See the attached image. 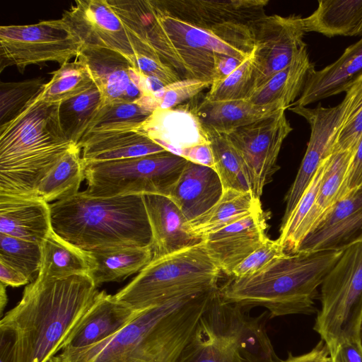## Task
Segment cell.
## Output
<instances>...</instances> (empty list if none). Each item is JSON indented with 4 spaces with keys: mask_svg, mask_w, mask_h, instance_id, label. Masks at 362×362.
Listing matches in <instances>:
<instances>
[{
    "mask_svg": "<svg viewBox=\"0 0 362 362\" xmlns=\"http://www.w3.org/2000/svg\"><path fill=\"white\" fill-rule=\"evenodd\" d=\"M52 231L48 203L37 198L0 196V233L42 243Z\"/></svg>",
    "mask_w": 362,
    "mask_h": 362,
    "instance_id": "24",
    "label": "cell"
},
{
    "mask_svg": "<svg viewBox=\"0 0 362 362\" xmlns=\"http://www.w3.org/2000/svg\"><path fill=\"white\" fill-rule=\"evenodd\" d=\"M329 351L325 343L320 339L319 342L308 352L293 356L288 352V357L281 362H330Z\"/></svg>",
    "mask_w": 362,
    "mask_h": 362,
    "instance_id": "50",
    "label": "cell"
},
{
    "mask_svg": "<svg viewBox=\"0 0 362 362\" xmlns=\"http://www.w3.org/2000/svg\"><path fill=\"white\" fill-rule=\"evenodd\" d=\"M359 338H360V341H361V346H362V324H361V327Z\"/></svg>",
    "mask_w": 362,
    "mask_h": 362,
    "instance_id": "55",
    "label": "cell"
},
{
    "mask_svg": "<svg viewBox=\"0 0 362 362\" xmlns=\"http://www.w3.org/2000/svg\"><path fill=\"white\" fill-rule=\"evenodd\" d=\"M349 102L334 152L355 149L362 134V75L346 90Z\"/></svg>",
    "mask_w": 362,
    "mask_h": 362,
    "instance_id": "43",
    "label": "cell"
},
{
    "mask_svg": "<svg viewBox=\"0 0 362 362\" xmlns=\"http://www.w3.org/2000/svg\"><path fill=\"white\" fill-rule=\"evenodd\" d=\"M88 274L37 276L0 321L15 339L16 362H46L62 350L98 293Z\"/></svg>",
    "mask_w": 362,
    "mask_h": 362,
    "instance_id": "1",
    "label": "cell"
},
{
    "mask_svg": "<svg viewBox=\"0 0 362 362\" xmlns=\"http://www.w3.org/2000/svg\"><path fill=\"white\" fill-rule=\"evenodd\" d=\"M61 19L83 47L106 48L122 54L134 68L135 54L126 28L107 0H78Z\"/></svg>",
    "mask_w": 362,
    "mask_h": 362,
    "instance_id": "15",
    "label": "cell"
},
{
    "mask_svg": "<svg viewBox=\"0 0 362 362\" xmlns=\"http://www.w3.org/2000/svg\"><path fill=\"white\" fill-rule=\"evenodd\" d=\"M285 110H279L226 134L242 160L250 191L257 199L279 170V153L293 130Z\"/></svg>",
    "mask_w": 362,
    "mask_h": 362,
    "instance_id": "11",
    "label": "cell"
},
{
    "mask_svg": "<svg viewBox=\"0 0 362 362\" xmlns=\"http://www.w3.org/2000/svg\"><path fill=\"white\" fill-rule=\"evenodd\" d=\"M103 105V95L95 84L59 103V122L69 141L78 146Z\"/></svg>",
    "mask_w": 362,
    "mask_h": 362,
    "instance_id": "36",
    "label": "cell"
},
{
    "mask_svg": "<svg viewBox=\"0 0 362 362\" xmlns=\"http://www.w3.org/2000/svg\"><path fill=\"white\" fill-rule=\"evenodd\" d=\"M255 89L252 52L226 77L212 82L204 99L211 102L247 100Z\"/></svg>",
    "mask_w": 362,
    "mask_h": 362,
    "instance_id": "40",
    "label": "cell"
},
{
    "mask_svg": "<svg viewBox=\"0 0 362 362\" xmlns=\"http://www.w3.org/2000/svg\"><path fill=\"white\" fill-rule=\"evenodd\" d=\"M243 308L223 301L218 291L203 316L233 342L240 362H281L267 332V312L251 317Z\"/></svg>",
    "mask_w": 362,
    "mask_h": 362,
    "instance_id": "14",
    "label": "cell"
},
{
    "mask_svg": "<svg viewBox=\"0 0 362 362\" xmlns=\"http://www.w3.org/2000/svg\"><path fill=\"white\" fill-rule=\"evenodd\" d=\"M362 187V134L356 146L347 178L344 185L341 199Z\"/></svg>",
    "mask_w": 362,
    "mask_h": 362,
    "instance_id": "47",
    "label": "cell"
},
{
    "mask_svg": "<svg viewBox=\"0 0 362 362\" xmlns=\"http://www.w3.org/2000/svg\"><path fill=\"white\" fill-rule=\"evenodd\" d=\"M143 198L152 233V259L202 242L187 232V219L169 197L145 194Z\"/></svg>",
    "mask_w": 362,
    "mask_h": 362,
    "instance_id": "21",
    "label": "cell"
},
{
    "mask_svg": "<svg viewBox=\"0 0 362 362\" xmlns=\"http://www.w3.org/2000/svg\"><path fill=\"white\" fill-rule=\"evenodd\" d=\"M0 362H16L14 337L4 329H0Z\"/></svg>",
    "mask_w": 362,
    "mask_h": 362,
    "instance_id": "52",
    "label": "cell"
},
{
    "mask_svg": "<svg viewBox=\"0 0 362 362\" xmlns=\"http://www.w3.org/2000/svg\"><path fill=\"white\" fill-rule=\"evenodd\" d=\"M46 362H62L59 356L57 355L52 358H50L49 360H47Z\"/></svg>",
    "mask_w": 362,
    "mask_h": 362,
    "instance_id": "54",
    "label": "cell"
},
{
    "mask_svg": "<svg viewBox=\"0 0 362 362\" xmlns=\"http://www.w3.org/2000/svg\"><path fill=\"white\" fill-rule=\"evenodd\" d=\"M192 108L207 133L221 134L285 110L277 104L257 105L247 100L211 102L204 99Z\"/></svg>",
    "mask_w": 362,
    "mask_h": 362,
    "instance_id": "28",
    "label": "cell"
},
{
    "mask_svg": "<svg viewBox=\"0 0 362 362\" xmlns=\"http://www.w3.org/2000/svg\"><path fill=\"white\" fill-rule=\"evenodd\" d=\"M330 358L331 362H362V346L360 340L342 343L330 354Z\"/></svg>",
    "mask_w": 362,
    "mask_h": 362,
    "instance_id": "49",
    "label": "cell"
},
{
    "mask_svg": "<svg viewBox=\"0 0 362 362\" xmlns=\"http://www.w3.org/2000/svg\"><path fill=\"white\" fill-rule=\"evenodd\" d=\"M187 162L168 151L122 160L83 162L87 182L85 192L98 197L166 196Z\"/></svg>",
    "mask_w": 362,
    "mask_h": 362,
    "instance_id": "9",
    "label": "cell"
},
{
    "mask_svg": "<svg viewBox=\"0 0 362 362\" xmlns=\"http://www.w3.org/2000/svg\"><path fill=\"white\" fill-rule=\"evenodd\" d=\"M77 59L88 66L103 98V105L125 103L126 90L132 82V64L120 53L114 50L83 47Z\"/></svg>",
    "mask_w": 362,
    "mask_h": 362,
    "instance_id": "27",
    "label": "cell"
},
{
    "mask_svg": "<svg viewBox=\"0 0 362 362\" xmlns=\"http://www.w3.org/2000/svg\"><path fill=\"white\" fill-rule=\"evenodd\" d=\"M284 254L286 252L277 239L273 240L267 238L260 247L233 269L230 276L244 278L252 276Z\"/></svg>",
    "mask_w": 362,
    "mask_h": 362,
    "instance_id": "45",
    "label": "cell"
},
{
    "mask_svg": "<svg viewBox=\"0 0 362 362\" xmlns=\"http://www.w3.org/2000/svg\"><path fill=\"white\" fill-rule=\"evenodd\" d=\"M83 163L122 160L166 150L137 130L95 133L78 144Z\"/></svg>",
    "mask_w": 362,
    "mask_h": 362,
    "instance_id": "25",
    "label": "cell"
},
{
    "mask_svg": "<svg viewBox=\"0 0 362 362\" xmlns=\"http://www.w3.org/2000/svg\"><path fill=\"white\" fill-rule=\"evenodd\" d=\"M355 151L356 148L334 152L329 156L315 204L296 233L286 254H293L298 251L307 235L317 226L340 199Z\"/></svg>",
    "mask_w": 362,
    "mask_h": 362,
    "instance_id": "26",
    "label": "cell"
},
{
    "mask_svg": "<svg viewBox=\"0 0 362 362\" xmlns=\"http://www.w3.org/2000/svg\"><path fill=\"white\" fill-rule=\"evenodd\" d=\"M220 273L202 242L152 259L114 296L144 311L184 293L218 286Z\"/></svg>",
    "mask_w": 362,
    "mask_h": 362,
    "instance_id": "7",
    "label": "cell"
},
{
    "mask_svg": "<svg viewBox=\"0 0 362 362\" xmlns=\"http://www.w3.org/2000/svg\"><path fill=\"white\" fill-rule=\"evenodd\" d=\"M90 253L95 267L90 276L97 287L140 272L153 258L151 246L110 249Z\"/></svg>",
    "mask_w": 362,
    "mask_h": 362,
    "instance_id": "33",
    "label": "cell"
},
{
    "mask_svg": "<svg viewBox=\"0 0 362 362\" xmlns=\"http://www.w3.org/2000/svg\"><path fill=\"white\" fill-rule=\"evenodd\" d=\"M211 81L180 79L151 94L157 109H170L210 87Z\"/></svg>",
    "mask_w": 362,
    "mask_h": 362,
    "instance_id": "44",
    "label": "cell"
},
{
    "mask_svg": "<svg viewBox=\"0 0 362 362\" xmlns=\"http://www.w3.org/2000/svg\"><path fill=\"white\" fill-rule=\"evenodd\" d=\"M262 209L205 237L202 242L221 272L230 276L233 269L268 238Z\"/></svg>",
    "mask_w": 362,
    "mask_h": 362,
    "instance_id": "16",
    "label": "cell"
},
{
    "mask_svg": "<svg viewBox=\"0 0 362 362\" xmlns=\"http://www.w3.org/2000/svg\"><path fill=\"white\" fill-rule=\"evenodd\" d=\"M166 14L205 28L226 23L247 24L264 15L268 0L155 1Z\"/></svg>",
    "mask_w": 362,
    "mask_h": 362,
    "instance_id": "18",
    "label": "cell"
},
{
    "mask_svg": "<svg viewBox=\"0 0 362 362\" xmlns=\"http://www.w3.org/2000/svg\"><path fill=\"white\" fill-rule=\"evenodd\" d=\"M153 112L138 101L103 105L83 136L95 133L138 130Z\"/></svg>",
    "mask_w": 362,
    "mask_h": 362,
    "instance_id": "37",
    "label": "cell"
},
{
    "mask_svg": "<svg viewBox=\"0 0 362 362\" xmlns=\"http://www.w3.org/2000/svg\"><path fill=\"white\" fill-rule=\"evenodd\" d=\"M176 362H240V360L233 342L211 327L202 315Z\"/></svg>",
    "mask_w": 362,
    "mask_h": 362,
    "instance_id": "35",
    "label": "cell"
},
{
    "mask_svg": "<svg viewBox=\"0 0 362 362\" xmlns=\"http://www.w3.org/2000/svg\"><path fill=\"white\" fill-rule=\"evenodd\" d=\"M214 161V170L223 190L250 191L242 160L226 134L207 133Z\"/></svg>",
    "mask_w": 362,
    "mask_h": 362,
    "instance_id": "39",
    "label": "cell"
},
{
    "mask_svg": "<svg viewBox=\"0 0 362 362\" xmlns=\"http://www.w3.org/2000/svg\"><path fill=\"white\" fill-rule=\"evenodd\" d=\"M81 149L76 146L67 152L40 182L35 198L47 203L71 197L78 192L84 179Z\"/></svg>",
    "mask_w": 362,
    "mask_h": 362,
    "instance_id": "34",
    "label": "cell"
},
{
    "mask_svg": "<svg viewBox=\"0 0 362 362\" xmlns=\"http://www.w3.org/2000/svg\"><path fill=\"white\" fill-rule=\"evenodd\" d=\"M137 131L176 155L184 148L209 144L207 132L189 104L155 110Z\"/></svg>",
    "mask_w": 362,
    "mask_h": 362,
    "instance_id": "19",
    "label": "cell"
},
{
    "mask_svg": "<svg viewBox=\"0 0 362 362\" xmlns=\"http://www.w3.org/2000/svg\"><path fill=\"white\" fill-rule=\"evenodd\" d=\"M52 230L87 252L151 246L143 195L93 196L85 191L49 204Z\"/></svg>",
    "mask_w": 362,
    "mask_h": 362,
    "instance_id": "5",
    "label": "cell"
},
{
    "mask_svg": "<svg viewBox=\"0 0 362 362\" xmlns=\"http://www.w3.org/2000/svg\"><path fill=\"white\" fill-rule=\"evenodd\" d=\"M314 69L315 65L305 49L290 65L255 89L247 100L257 105L277 104L288 109L300 96L308 76Z\"/></svg>",
    "mask_w": 362,
    "mask_h": 362,
    "instance_id": "31",
    "label": "cell"
},
{
    "mask_svg": "<svg viewBox=\"0 0 362 362\" xmlns=\"http://www.w3.org/2000/svg\"><path fill=\"white\" fill-rule=\"evenodd\" d=\"M186 160L214 170V161L209 144L193 146L181 150L178 154Z\"/></svg>",
    "mask_w": 362,
    "mask_h": 362,
    "instance_id": "48",
    "label": "cell"
},
{
    "mask_svg": "<svg viewBox=\"0 0 362 362\" xmlns=\"http://www.w3.org/2000/svg\"><path fill=\"white\" fill-rule=\"evenodd\" d=\"M305 33L327 37L362 35V0H321L317 8L303 18Z\"/></svg>",
    "mask_w": 362,
    "mask_h": 362,
    "instance_id": "30",
    "label": "cell"
},
{
    "mask_svg": "<svg viewBox=\"0 0 362 362\" xmlns=\"http://www.w3.org/2000/svg\"><path fill=\"white\" fill-rule=\"evenodd\" d=\"M331 362V361H330Z\"/></svg>",
    "mask_w": 362,
    "mask_h": 362,
    "instance_id": "56",
    "label": "cell"
},
{
    "mask_svg": "<svg viewBox=\"0 0 362 362\" xmlns=\"http://www.w3.org/2000/svg\"><path fill=\"white\" fill-rule=\"evenodd\" d=\"M45 84L42 77L18 82H1L0 126L18 116L44 89Z\"/></svg>",
    "mask_w": 362,
    "mask_h": 362,
    "instance_id": "41",
    "label": "cell"
},
{
    "mask_svg": "<svg viewBox=\"0 0 362 362\" xmlns=\"http://www.w3.org/2000/svg\"><path fill=\"white\" fill-rule=\"evenodd\" d=\"M223 193L220 177L213 168L187 160L166 197L189 221L212 207Z\"/></svg>",
    "mask_w": 362,
    "mask_h": 362,
    "instance_id": "22",
    "label": "cell"
},
{
    "mask_svg": "<svg viewBox=\"0 0 362 362\" xmlns=\"http://www.w3.org/2000/svg\"><path fill=\"white\" fill-rule=\"evenodd\" d=\"M349 102V96L346 93L343 100L334 107H325L319 103L315 108L301 106L288 108L309 123L310 136L296 179L285 197L286 209L281 224L289 217L322 162L333 153Z\"/></svg>",
    "mask_w": 362,
    "mask_h": 362,
    "instance_id": "13",
    "label": "cell"
},
{
    "mask_svg": "<svg viewBox=\"0 0 362 362\" xmlns=\"http://www.w3.org/2000/svg\"><path fill=\"white\" fill-rule=\"evenodd\" d=\"M83 44L61 18L25 25L0 27V72L15 66L23 74L27 66L47 62L60 66L78 57Z\"/></svg>",
    "mask_w": 362,
    "mask_h": 362,
    "instance_id": "10",
    "label": "cell"
},
{
    "mask_svg": "<svg viewBox=\"0 0 362 362\" xmlns=\"http://www.w3.org/2000/svg\"><path fill=\"white\" fill-rule=\"evenodd\" d=\"M362 240V187L339 199L303 240L298 251H344Z\"/></svg>",
    "mask_w": 362,
    "mask_h": 362,
    "instance_id": "17",
    "label": "cell"
},
{
    "mask_svg": "<svg viewBox=\"0 0 362 362\" xmlns=\"http://www.w3.org/2000/svg\"><path fill=\"white\" fill-rule=\"evenodd\" d=\"M143 23L151 47L181 79L212 83L222 60L245 59L254 50L249 25L199 27L166 14L155 1L148 0Z\"/></svg>",
    "mask_w": 362,
    "mask_h": 362,
    "instance_id": "4",
    "label": "cell"
},
{
    "mask_svg": "<svg viewBox=\"0 0 362 362\" xmlns=\"http://www.w3.org/2000/svg\"><path fill=\"white\" fill-rule=\"evenodd\" d=\"M144 311L134 310L114 295L98 291L63 349H81L101 342L116 334Z\"/></svg>",
    "mask_w": 362,
    "mask_h": 362,
    "instance_id": "20",
    "label": "cell"
},
{
    "mask_svg": "<svg viewBox=\"0 0 362 362\" xmlns=\"http://www.w3.org/2000/svg\"><path fill=\"white\" fill-rule=\"evenodd\" d=\"M218 288L177 296L144 310L114 336L59 356L62 362H176Z\"/></svg>",
    "mask_w": 362,
    "mask_h": 362,
    "instance_id": "2",
    "label": "cell"
},
{
    "mask_svg": "<svg viewBox=\"0 0 362 362\" xmlns=\"http://www.w3.org/2000/svg\"><path fill=\"white\" fill-rule=\"evenodd\" d=\"M0 281L6 286L18 287L28 284L30 280L11 265L0 261Z\"/></svg>",
    "mask_w": 362,
    "mask_h": 362,
    "instance_id": "51",
    "label": "cell"
},
{
    "mask_svg": "<svg viewBox=\"0 0 362 362\" xmlns=\"http://www.w3.org/2000/svg\"><path fill=\"white\" fill-rule=\"evenodd\" d=\"M320 308L313 329L329 354L342 343L360 340L362 324V240L345 249L320 288Z\"/></svg>",
    "mask_w": 362,
    "mask_h": 362,
    "instance_id": "8",
    "label": "cell"
},
{
    "mask_svg": "<svg viewBox=\"0 0 362 362\" xmlns=\"http://www.w3.org/2000/svg\"><path fill=\"white\" fill-rule=\"evenodd\" d=\"M95 267L90 252L64 240L53 230L42 243V262L37 276L59 279L88 274Z\"/></svg>",
    "mask_w": 362,
    "mask_h": 362,
    "instance_id": "32",
    "label": "cell"
},
{
    "mask_svg": "<svg viewBox=\"0 0 362 362\" xmlns=\"http://www.w3.org/2000/svg\"><path fill=\"white\" fill-rule=\"evenodd\" d=\"M51 74L52 78L46 83L39 95L40 99L45 103H60L87 90L95 84L87 65L78 59L64 64Z\"/></svg>",
    "mask_w": 362,
    "mask_h": 362,
    "instance_id": "38",
    "label": "cell"
},
{
    "mask_svg": "<svg viewBox=\"0 0 362 362\" xmlns=\"http://www.w3.org/2000/svg\"><path fill=\"white\" fill-rule=\"evenodd\" d=\"M343 252L286 253L252 276L232 278L218 295L241 307H264L272 317L315 314L318 289Z\"/></svg>",
    "mask_w": 362,
    "mask_h": 362,
    "instance_id": "6",
    "label": "cell"
},
{
    "mask_svg": "<svg viewBox=\"0 0 362 362\" xmlns=\"http://www.w3.org/2000/svg\"><path fill=\"white\" fill-rule=\"evenodd\" d=\"M134 69L140 75L156 78L165 86L181 79L154 49L135 53Z\"/></svg>",
    "mask_w": 362,
    "mask_h": 362,
    "instance_id": "46",
    "label": "cell"
},
{
    "mask_svg": "<svg viewBox=\"0 0 362 362\" xmlns=\"http://www.w3.org/2000/svg\"><path fill=\"white\" fill-rule=\"evenodd\" d=\"M6 285L1 282L0 284V313L2 316V313L4 308L7 303V294L6 290Z\"/></svg>",
    "mask_w": 362,
    "mask_h": 362,
    "instance_id": "53",
    "label": "cell"
},
{
    "mask_svg": "<svg viewBox=\"0 0 362 362\" xmlns=\"http://www.w3.org/2000/svg\"><path fill=\"white\" fill-rule=\"evenodd\" d=\"M262 209L259 199L251 191L226 189L221 199L208 211L187 222V232L203 240L214 233Z\"/></svg>",
    "mask_w": 362,
    "mask_h": 362,
    "instance_id": "29",
    "label": "cell"
},
{
    "mask_svg": "<svg viewBox=\"0 0 362 362\" xmlns=\"http://www.w3.org/2000/svg\"><path fill=\"white\" fill-rule=\"evenodd\" d=\"M40 93L0 126V196L35 198L47 173L78 146L61 127L59 103L43 102Z\"/></svg>",
    "mask_w": 362,
    "mask_h": 362,
    "instance_id": "3",
    "label": "cell"
},
{
    "mask_svg": "<svg viewBox=\"0 0 362 362\" xmlns=\"http://www.w3.org/2000/svg\"><path fill=\"white\" fill-rule=\"evenodd\" d=\"M362 75V37L348 47L339 58L324 69H314L291 107L307 105L346 90Z\"/></svg>",
    "mask_w": 362,
    "mask_h": 362,
    "instance_id": "23",
    "label": "cell"
},
{
    "mask_svg": "<svg viewBox=\"0 0 362 362\" xmlns=\"http://www.w3.org/2000/svg\"><path fill=\"white\" fill-rule=\"evenodd\" d=\"M0 261L18 269L31 280L41 267L42 243L0 233Z\"/></svg>",
    "mask_w": 362,
    "mask_h": 362,
    "instance_id": "42",
    "label": "cell"
},
{
    "mask_svg": "<svg viewBox=\"0 0 362 362\" xmlns=\"http://www.w3.org/2000/svg\"><path fill=\"white\" fill-rule=\"evenodd\" d=\"M249 28L254 45L255 89L307 49L300 16L264 15L250 23Z\"/></svg>",
    "mask_w": 362,
    "mask_h": 362,
    "instance_id": "12",
    "label": "cell"
}]
</instances>
